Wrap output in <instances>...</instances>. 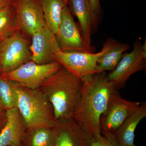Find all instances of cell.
<instances>
[{"mask_svg":"<svg viewBox=\"0 0 146 146\" xmlns=\"http://www.w3.org/2000/svg\"><path fill=\"white\" fill-rule=\"evenodd\" d=\"M81 96L73 117L91 139L101 136L100 118L107 108L111 94L117 90L105 72L82 79Z\"/></svg>","mask_w":146,"mask_h":146,"instance_id":"1","label":"cell"},{"mask_svg":"<svg viewBox=\"0 0 146 146\" xmlns=\"http://www.w3.org/2000/svg\"><path fill=\"white\" fill-rule=\"evenodd\" d=\"M81 86V79L62 67L38 89L49 102L58 122L73 119L80 100Z\"/></svg>","mask_w":146,"mask_h":146,"instance_id":"2","label":"cell"},{"mask_svg":"<svg viewBox=\"0 0 146 146\" xmlns=\"http://www.w3.org/2000/svg\"><path fill=\"white\" fill-rule=\"evenodd\" d=\"M17 108L30 131L41 128L56 126L53 110L49 102L39 89H29L16 83Z\"/></svg>","mask_w":146,"mask_h":146,"instance_id":"3","label":"cell"},{"mask_svg":"<svg viewBox=\"0 0 146 146\" xmlns=\"http://www.w3.org/2000/svg\"><path fill=\"white\" fill-rule=\"evenodd\" d=\"M139 102L123 98L117 90L111 94L107 108L100 118L102 136L115 139L119 129L141 105Z\"/></svg>","mask_w":146,"mask_h":146,"instance_id":"4","label":"cell"},{"mask_svg":"<svg viewBox=\"0 0 146 146\" xmlns=\"http://www.w3.org/2000/svg\"><path fill=\"white\" fill-rule=\"evenodd\" d=\"M29 41L17 31L0 43V72L1 74L14 70L31 60Z\"/></svg>","mask_w":146,"mask_h":146,"instance_id":"5","label":"cell"},{"mask_svg":"<svg viewBox=\"0 0 146 146\" xmlns=\"http://www.w3.org/2000/svg\"><path fill=\"white\" fill-rule=\"evenodd\" d=\"M108 48V42L106 40L102 50L96 53L78 51L64 52L60 50L54 53V61L59 63L82 79L87 76L99 73L98 60Z\"/></svg>","mask_w":146,"mask_h":146,"instance_id":"6","label":"cell"},{"mask_svg":"<svg viewBox=\"0 0 146 146\" xmlns=\"http://www.w3.org/2000/svg\"><path fill=\"white\" fill-rule=\"evenodd\" d=\"M62 67L56 61L38 64L30 60L16 70L1 74V76L19 86L29 89H38L47 78Z\"/></svg>","mask_w":146,"mask_h":146,"instance_id":"7","label":"cell"},{"mask_svg":"<svg viewBox=\"0 0 146 146\" xmlns=\"http://www.w3.org/2000/svg\"><path fill=\"white\" fill-rule=\"evenodd\" d=\"M54 35L61 51L94 52L95 48L83 39L68 6L62 11L60 24Z\"/></svg>","mask_w":146,"mask_h":146,"instance_id":"8","label":"cell"},{"mask_svg":"<svg viewBox=\"0 0 146 146\" xmlns=\"http://www.w3.org/2000/svg\"><path fill=\"white\" fill-rule=\"evenodd\" d=\"M146 41L143 45L136 42L131 52L123 54L116 68L107 78L116 89L122 88L131 76L146 68Z\"/></svg>","mask_w":146,"mask_h":146,"instance_id":"9","label":"cell"},{"mask_svg":"<svg viewBox=\"0 0 146 146\" xmlns=\"http://www.w3.org/2000/svg\"><path fill=\"white\" fill-rule=\"evenodd\" d=\"M20 31L32 36L46 25L39 0H12Z\"/></svg>","mask_w":146,"mask_h":146,"instance_id":"10","label":"cell"},{"mask_svg":"<svg viewBox=\"0 0 146 146\" xmlns=\"http://www.w3.org/2000/svg\"><path fill=\"white\" fill-rule=\"evenodd\" d=\"M31 37V60L38 64L53 61L54 53L60 49L54 34L47 25L35 32Z\"/></svg>","mask_w":146,"mask_h":146,"instance_id":"11","label":"cell"},{"mask_svg":"<svg viewBox=\"0 0 146 146\" xmlns=\"http://www.w3.org/2000/svg\"><path fill=\"white\" fill-rule=\"evenodd\" d=\"M5 123L0 133V146L21 145L26 126L17 108L6 110Z\"/></svg>","mask_w":146,"mask_h":146,"instance_id":"12","label":"cell"},{"mask_svg":"<svg viewBox=\"0 0 146 146\" xmlns=\"http://www.w3.org/2000/svg\"><path fill=\"white\" fill-rule=\"evenodd\" d=\"M56 146H91L92 139L73 119L58 122Z\"/></svg>","mask_w":146,"mask_h":146,"instance_id":"13","label":"cell"},{"mask_svg":"<svg viewBox=\"0 0 146 146\" xmlns=\"http://www.w3.org/2000/svg\"><path fill=\"white\" fill-rule=\"evenodd\" d=\"M67 6L71 13L78 19L83 39L91 45L92 28L97 16L92 10L89 0H68Z\"/></svg>","mask_w":146,"mask_h":146,"instance_id":"14","label":"cell"},{"mask_svg":"<svg viewBox=\"0 0 146 146\" xmlns=\"http://www.w3.org/2000/svg\"><path fill=\"white\" fill-rule=\"evenodd\" d=\"M146 117V103L143 102L120 127L115 134V141L121 146H138L134 143L135 130Z\"/></svg>","mask_w":146,"mask_h":146,"instance_id":"15","label":"cell"},{"mask_svg":"<svg viewBox=\"0 0 146 146\" xmlns=\"http://www.w3.org/2000/svg\"><path fill=\"white\" fill-rule=\"evenodd\" d=\"M108 48L98 60L99 73L113 71L117 66L123 53L129 49V45L122 44L113 39H107Z\"/></svg>","mask_w":146,"mask_h":146,"instance_id":"16","label":"cell"},{"mask_svg":"<svg viewBox=\"0 0 146 146\" xmlns=\"http://www.w3.org/2000/svg\"><path fill=\"white\" fill-rule=\"evenodd\" d=\"M47 26L54 35L58 29L62 11L66 6L63 0H39Z\"/></svg>","mask_w":146,"mask_h":146,"instance_id":"17","label":"cell"},{"mask_svg":"<svg viewBox=\"0 0 146 146\" xmlns=\"http://www.w3.org/2000/svg\"><path fill=\"white\" fill-rule=\"evenodd\" d=\"M30 146H56L58 130L57 127L41 128L31 131Z\"/></svg>","mask_w":146,"mask_h":146,"instance_id":"18","label":"cell"},{"mask_svg":"<svg viewBox=\"0 0 146 146\" xmlns=\"http://www.w3.org/2000/svg\"><path fill=\"white\" fill-rule=\"evenodd\" d=\"M19 30L12 3L0 10V38H5Z\"/></svg>","mask_w":146,"mask_h":146,"instance_id":"19","label":"cell"},{"mask_svg":"<svg viewBox=\"0 0 146 146\" xmlns=\"http://www.w3.org/2000/svg\"><path fill=\"white\" fill-rule=\"evenodd\" d=\"M0 100L6 110L17 108L16 83L0 76Z\"/></svg>","mask_w":146,"mask_h":146,"instance_id":"20","label":"cell"},{"mask_svg":"<svg viewBox=\"0 0 146 146\" xmlns=\"http://www.w3.org/2000/svg\"><path fill=\"white\" fill-rule=\"evenodd\" d=\"M91 146H121L113 138L106 136H100L92 139Z\"/></svg>","mask_w":146,"mask_h":146,"instance_id":"21","label":"cell"},{"mask_svg":"<svg viewBox=\"0 0 146 146\" xmlns=\"http://www.w3.org/2000/svg\"><path fill=\"white\" fill-rule=\"evenodd\" d=\"M92 10L97 16L99 15L101 10L100 0H89Z\"/></svg>","mask_w":146,"mask_h":146,"instance_id":"22","label":"cell"},{"mask_svg":"<svg viewBox=\"0 0 146 146\" xmlns=\"http://www.w3.org/2000/svg\"><path fill=\"white\" fill-rule=\"evenodd\" d=\"M6 121V110L5 109H0V127L3 123H5Z\"/></svg>","mask_w":146,"mask_h":146,"instance_id":"23","label":"cell"},{"mask_svg":"<svg viewBox=\"0 0 146 146\" xmlns=\"http://www.w3.org/2000/svg\"><path fill=\"white\" fill-rule=\"evenodd\" d=\"M12 1V0H0V10L10 5Z\"/></svg>","mask_w":146,"mask_h":146,"instance_id":"24","label":"cell"},{"mask_svg":"<svg viewBox=\"0 0 146 146\" xmlns=\"http://www.w3.org/2000/svg\"><path fill=\"white\" fill-rule=\"evenodd\" d=\"M0 109H4V108L3 107L1 103V100H0Z\"/></svg>","mask_w":146,"mask_h":146,"instance_id":"25","label":"cell"},{"mask_svg":"<svg viewBox=\"0 0 146 146\" xmlns=\"http://www.w3.org/2000/svg\"><path fill=\"white\" fill-rule=\"evenodd\" d=\"M63 1H64V2H65V4L67 5H68V0H63Z\"/></svg>","mask_w":146,"mask_h":146,"instance_id":"26","label":"cell"},{"mask_svg":"<svg viewBox=\"0 0 146 146\" xmlns=\"http://www.w3.org/2000/svg\"><path fill=\"white\" fill-rule=\"evenodd\" d=\"M3 39H2V38H0V43H1V42L2 40Z\"/></svg>","mask_w":146,"mask_h":146,"instance_id":"27","label":"cell"},{"mask_svg":"<svg viewBox=\"0 0 146 146\" xmlns=\"http://www.w3.org/2000/svg\"><path fill=\"white\" fill-rule=\"evenodd\" d=\"M21 146V145H20V146Z\"/></svg>","mask_w":146,"mask_h":146,"instance_id":"28","label":"cell"}]
</instances>
